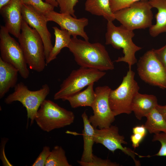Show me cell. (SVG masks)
I'll return each instance as SVG.
<instances>
[{
    "instance_id": "cell-33",
    "label": "cell",
    "mask_w": 166,
    "mask_h": 166,
    "mask_svg": "<svg viewBox=\"0 0 166 166\" xmlns=\"http://www.w3.org/2000/svg\"><path fill=\"white\" fill-rule=\"evenodd\" d=\"M156 108L162 115L166 120V105L164 106H162L158 105Z\"/></svg>"
},
{
    "instance_id": "cell-22",
    "label": "cell",
    "mask_w": 166,
    "mask_h": 166,
    "mask_svg": "<svg viewBox=\"0 0 166 166\" xmlns=\"http://www.w3.org/2000/svg\"><path fill=\"white\" fill-rule=\"evenodd\" d=\"M94 83L88 85L84 90L80 91L67 97L65 101H68L73 108L80 107H91L94 101L95 93L94 90Z\"/></svg>"
},
{
    "instance_id": "cell-3",
    "label": "cell",
    "mask_w": 166,
    "mask_h": 166,
    "mask_svg": "<svg viewBox=\"0 0 166 166\" xmlns=\"http://www.w3.org/2000/svg\"><path fill=\"white\" fill-rule=\"evenodd\" d=\"M134 36L133 31L122 25L117 26L113 21H108L105 34V44L110 45L117 49H122L124 56L118 57L115 61L127 63L129 69H131L132 66L137 63L136 53L142 49L133 42L132 39Z\"/></svg>"
},
{
    "instance_id": "cell-6",
    "label": "cell",
    "mask_w": 166,
    "mask_h": 166,
    "mask_svg": "<svg viewBox=\"0 0 166 166\" xmlns=\"http://www.w3.org/2000/svg\"><path fill=\"white\" fill-rule=\"evenodd\" d=\"M106 73L103 71L81 67L73 70L60 85L53 99L65 101L67 97L80 91L85 87L97 82Z\"/></svg>"
},
{
    "instance_id": "cell-17",
    "label": "cell",
    "mask_w": 166,
    "mask_h": 166,
    "mask_svg": "<svg viewBox=\"0 0 166 166\" xmlns=\"http://www.w3.org/2000/svg\"><path fill=\"white\" fill-rule=\"evenodd\" d=\"M18 70L0 58V98L2 99L10 88H14L18 80Z\"/></svg>"
},
{
    "instance_id": "cell-19",
    "label": "cell",
    "mask_w": 166,
    "mask_h": 166,
    "mask_svg": "<svg viewBox=\"0 0 166 166\" xmlns=\"http://www.w3.org/2000/svg\"><path fill=\"white\" fill-rule=\"evenodd\" d=\"M152 8H156L158 12L156 14V23L149 28L150 35L155 37L166 32V0H148Z\"/></svg>"
},
{
    "instance_id": "cell-30",
    "label": "cell",
    "mask_w": 166,
    "mask_h": 166,
    "mask_svg": "<svg viewBox=\"0 0 166 166\" xmlns=\"http://www.w3.org/2000/svg\"><path fill=\"white\" fill-rule=\"evenodd\" d=\"M50 147L44 146L35 161L31 165L32 166H45L47 160L51 152Z\"/></svg>"
},
{
    "instance_id": "cell-32",
    "label": "cell",
    "mask_w": 166,
    "mask_h": 166,
    "mask_svg": "<svg viewBox=\"0 0 166 166\" xmlns=\"http://www.w3.org/2000/svg\"><path fill=\"white\" fill-rule=\"evenodd\" d=\"M130 137L132 146L134 148H137L142 141L146 135L138 132L133 133Z\"/></svg>"
},
{
    "instance_id": "cell-26",
    "label": "cell",
    "mask_w": 166,
    "mask_h": 166,
    "mask_svg": "<svg viewBox=\"0 0 166 166\" xmlns=\"http://www.w3.org/2000/svg\"><path fill=\"white\" fill-rule=\"evenodd\" d=\"M23 4L30 5L44 14L47 12L53 10L54 7L43 0H22Z\"/></svg>"
},
{
    "instance_id": "cell-25",
    "label": "cell",
    "mask_w": 166,
    "mask_h": 166,
    "mask_svg": "<svg viewBox=\"0 0 166 166\" xmlns=\"http://www.w3.org/2000/svg\"><path fill=\"white\" fill-rule=\"evenodd\" d=\"M77 163L81 166H119L120 164L115 162H112L108 159H103L93 154L92 160L90 162H85L78 160Z\"/></svg>"
},
{
    "instance_id": "cell-27",
    "label": "cell",
    "mask_w": 166,
    "mask_h": 166,
    "mask_svg": "<svg viewBox=\"0 0 166 166\" xmlns=\"http://www.w3.org/2000/svg\"><path fill=\"white\" fill-rule=\"evenodd\" d=\"M60 8V13L69 14L74 17V7L78 0H57Z\"/></svg>"
},
{
    "instance_id": "cell-12",
    "label": "cell",
    "mask_w": 166,
    "mask_h": 166,
    "mask_svg": "<svg viewBox=\"0 0 166 166\" xmlns=\"http://www.w3.org/2000/svg\"><path fill=\"white\" fill-rule=\"evenodd\" d=\"M94 141L96 144H102L113 153L117 150H120L132 158L136 166H140V164L135 159L136 155L140 157H144L139 155L129 148L123 146V144H127V143L125 140L124 136L120 134L118 128L115 125H111L106 128H95Z\"/></svg>"
},
{
    "instance_id": "cell-28",
    "label": "cell",
    "mask_w": 166,
    "mask_h": 166,
    "mask_svg": "<svg viewBox=\"0 0 166 166\" xmlns=\"http://www.w3.org/2000/svg\"><path fill=\"white\" fill-rule=\"evenodd\" d=\"M140 0H110V6L112 12L114 13Z\"/></svg>"
},
{
    "instance_id": "cell-8",
    "label": "cell",
    "mask_w": 166,
    "mask_h": 166,
    "mask_svg": "<svg viewBox=\"0 0 166 166\" xmlns=\"http://www.w3.org/2000/svg\"><path fill=\"white\" fill-rule=\"evenodd\" d=\"M14 88V91L5 98L4 102L7 104L15 101L21 103L26 109L28 120H30L31 125L41 105L49 93V87L45 84L39 89L31 91L21 82L17 84Z\"/></svg>"
},
{
    "instance_id": "cell-18",
    "label": "cell",
    "mask_w": 166,
    "mask_h": 166,
    "mask_svg": "<svg viewBox=\"0 0 166 166\" xmlns=\"http://www.w3.org/2000/svg\"><path fill=\"white\" fill-rule=\"evenodd\" d=\"M81 117L83 123L84 128L82 136L84 141L83 150L81 161L90 162L93 154V147L94 141L95 129L90 122L86 111L82 114Z\"/></svg>"
},
{
    "instance_id": "cell-29",
    "label": "cell",
    "mask_w": 166,
    "mask_h": 166,
    "mask_svg": "<svg viewBox=\"0 0 166 166\" xmlns=\"http://www.w3.org/2000/svg\"><path fill=\"white\" fill-rule=\"evenodd\" d=\"M152 140V141H158L161 144L159 151L154 155L166 156V132H160L154 134Z\"/></svg>"
},
{
    "instance_id": "cell-23",
    "label": "cell",
    "mask_w": 166,
    "mask_h": 166,
    "mask_svg": "<svg viewBox=\"0 0 166 166\" xmlns=\"http://www.w3.org/2000/svg\"><path fill=\"white\" fill-rule=\"evenodd\" d=\"M146 117L147 120L144 125L150 133L166 132V120L156 108Z\"/></svg>"
},
{
    "instance_id": "cell-10",
    "label": "cell",
    "mask_w": 166,
    "mask_h": 166,
    "mask_svg": "<svg viewBox=\"0 0 166 166\" xmlns=\"http://www.w3.org/2000/svg\"><path fill=\"white\" fill-rule=\"evenodd\" d=\"M137 71L146 83L166 88V71L156 56L153 49L147 51L137 62Z\"/></svg>"
},
{
    "instance_id": "cell-5",
    "label": "cell",
    "mask_w": 166,
    "mask_h": 166,
    "mask_svg": "<svg viewBox=\"0 0 166 166\" xmlns=\"http://www.w3.org/2000/svg\"><path fill=\"white\" fill-rule=\"evenodd\" d=\"M135 73L129 69L123 77L120 85L116 89H111L109 95L110 109L116 116L132 112V105L136 95L139 92L140 87L134 79Z\"/></svg>"
},
{
    "instance_id": "cell-35",
    "label": "cell",
    "mask_w": 166,
    "mask_h": 166,
    "mask_svg": "<svg viewBox=\"0 0 166 166\" xmlns=\"http://www.w3.org/2000/svg\"><path fill=\"white\" fill-rule=\"evenodd\" d=\"M11 0H0V9L7 4Z\"/></svg>"
},
{
    "instance_id": "cell-31",
    "label": "cell",
    "mask_w": 166,
    "mask_h": 166,
    "mask_svg": "<svg viewBox=\"0 0 166 166\" xmlns=\"http://www.w3.org/2000/svg\"><path fill=\"white\" fill-rule=\"evenodd\" d=\"M153 50L156 56L166 71V44L160 49H153Z\"/></svg>"
},
{
    "instance_id": "cell-34",
    "label": "cell",
    "mask_w": 166,
    "mask_h": 166,
    "mask_svg": "<svg viewBox=\"0 0 166 166\" xmlns=\"http://www.w3.org/2000/svg\"><path fill=\"white\" fill-rule=\"evenodd\" d=\"M45 0L46 3L51 5L54 7H57L58 6L57 0Z\"/></svg>"
},
{
    "instance_id": "cell-2",
    "label": "cell",
    "mask_w": 166,
    "mask_h": 166,
    "mask_svg": "<svg viewBox=\"0 0 166 166\" xmlns=\"http://www.w3.org/2000/svg\"><path fill=\"white\" fill-rule=\"evenodd\" d=\"M18 38L30 69L38 72L43 71L46 65L42 40L37 31L23 20Z\"/></svg>"
},
{
    "instance_id": "cell-24",
    "label": "cell",
    "mask_w": 166,
    "mask_h": 166,
    "mask_svg": "<svg viewBox=\"0 0 166 166\" xmlns=\"http://www.w3.org/2000/svg\"><path fill=\"white\" fill-rule=\"evenodd\" d=\"M66 156L65 152L60 146L56 145L51 151L45 166H71Z\"/></svg>"
},
{
    "instance_id": "cell-14",
    "label": "cell",
    "mask_w": 166,
    "mask_h": 166,
    "mask_svg": "<svg viewBox=\"0 0 166 166\" xmlns=\"http://www.w3.org/2000/svg\"><path fill=\"white\" fill-rule=\"evenodd\" d=\"M43 14L48 22L53 21L56 23L61 29L67 30L73 37L79 36L85 40H89V37L84 30L85 27L89 23L88 18H77L70 14L59 13L54 10L49 11Z\"/></svg>"
},
{
    "instance_id": "cell-9",
    "label": "cell",
    "mask_w": 166,
    "mask_h": 166,
    "mask_svg": "<svg viewBox=\"0 0 166 166\" xmlns=\"http://www.w3.org/2000/svg\"><path fill=\"white\" fill-rule=\"evenodd\" d=\"M0 52L3 61L16 68L23 79L29 77L30 72L20 45L3 26L0 29Z\"/></svg>"
},
{
    "instance_id": "cell-4",
    "label": "cell",
    "mask_w": 166,
    "mask_h": 166,
    "mask_svg": "<svg viewBox=\"0 0 166 166\" xmlns=\"http://www.w3.org/2000/svg\"><path fill=\"white\" fill-rule=\"evenodd\" d=\"M74 119L73 112L51 100L45 99L38 110L34 121L42 130L49 132L71 124Z\"/></svg>"
},
{
    "instance_id": "cell-36",
    "label": "cell",
    "mask_w": 166,
    "mask_h": 166,
    "mask_svg": "<svg viewBox=\"0 0 166 166\" xmlns=\"http://www.w3.org/2000/svg\"><path fill=\"white\" fill-rule=\"evenodd\" d=\"M165 32L166 33V32Z\"/></svg>"
},
{
    "instance_id": "cell-1",
    "label": "cell",
    "mask_w": 166,
    "mask_h": 166,
    "mask_svg": "<svg viewBox=\"0 0 166 166\" xmlns=\"http://www.w3.org/2000/svg\"><path fill=\"white\" fill-rule=\"evenodd\" d=\"M68 48L73 54L75 61L80 67L104 71L114 68L105 46L99 43L73 37Z\"/></svg>"
},
{
    "instance_id": "cell-11",
    "label": "cell",
    "mask_w": 166,
    "mask_h": 166,
    "mask_svg": "<svg viewBox=\"0 0 166 166\" xmlns=\"http://www.w3.org/2000/svg\"><path fill=\"white\" fill-rule=\"evenodd\" d=\"M111 89L107 85L98 86L95 89V98L91 107L93 114L89 118L94 128L108 127L115 120V116L110 109L109 103V95Z\"/></svg>"
},
{
    "instance_id": "cell-16",
    "label": "cell",
    "mask_w": 166,
    "mask_h": 166,
    "mask_svg": "<svg viewBox=\"0 0 166 166\" xmlns=\"http://www.w3.org/2000/svg\"><path fill=\"white\" fill-rule=\"evenodd\" d=\"M157 99L153 95L142 94L139 93L134 97L132 105V110L137 119L141 120L157 105Z\"/></svg>"
},
{
    "instance_id": "cell-20",
    "label": "cell",
    "mask_w": 166,
    "mask_h": 166,
    "mask_svg": "<svg viewBox=\"0 0 166 166\" xmlns=\"http://www.w3.org/2000/svg\"><path fill=\"white\" fill-rule=\"evenodd\" d=\"M85 10L91 14L103 16L108 21L115 20L110 6V0H86Z\"/></svg>"
},
{
    "instance_id": "cell-15",
    "label": "cell",
    "mask_w": 166,
    "mask_h": 166,
    "mask_svg": "<svg viewBox=\"0 0 166 166\" xmlns=\"http://www.w3.org/2000/svg\"><path fill=\"white\" fill-rule=\"evenodd\" d=\"M23 4L22 0H11L0 9L5 23L4 26L10 34L17 38L21 33L23 21L22 12Z\"/></svg>"
},
{
    "instance_id": "cell-13",
    "label": "cell",
    "mask_w": 166,
    "mask_h": 166,
    "mask_svg": "<svg viewBox=\"0 0 166 166\" xmlns=\"http://www.w3.org/2000/svg\"><path fill=\"white\" fill-rule=\"evenodd\" d=\"M22 12L23 20L34 29L41 37L46 61L53 46L52 43L51 35L47 27L48 21L46 17L32 6L25 4L22 6Z\"/></svg>"
},
{
    "instance_id": "cell-21",
    "label": "cell",
    "mask_w": 166,
    "mask_h": 166,
    "mask_svg": "<svg viewBox=\"0 0 166 166\" xmlns=\"http://www.w3.org/2000/svg\"><path fill=\"white\" fill-rule=\"evenodd\" d=\"M55 36V42L49 57L46 61V66L55 59L61 50L65 47H68L71 42V34L67 30L59 29L57 27H53Z\"/></svg>"
},
{
    "instance_id": "cell-7",
    "label": "cell",
    "mask_w": 166,
    "mask_h": 166,
    "mask_svg": "<svg viewBox=\"0 0 166 166\" xmlns=\"http://www.w3.org/2000/svg\"><path fill=\"white\" fill-rule=\"evenodd\" d=\"M148 0L135 2L128 7L114 12L115 19L126 29H145L152 25L153 14Z\"/></svg>"
}]
</instances>
